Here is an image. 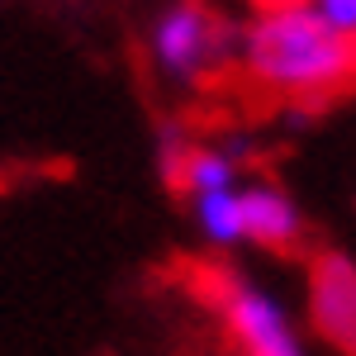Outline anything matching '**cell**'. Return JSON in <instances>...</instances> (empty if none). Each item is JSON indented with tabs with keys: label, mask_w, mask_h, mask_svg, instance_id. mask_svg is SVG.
I'll return each instance as SVG.
<instances>
[{
	"label": "cell",
	"mask_w": 356,
	"mask_h": 356,
	"mask_svg": "<svg viewBox=\"0 0 356 356\" xmlns=\"http://www.w3.org/2000/svg\"><path fill=\"white\" fill-rule=\"evenodd\" d=\"M243 62L275 95L309 105L356 81V33L328 24L309 0H275L243 29Z\"/></svg>",
	"instance_id": "obj_1"
},
{
	"label": "cell",
	"mask_w": 356,
	"mask_h": 356,
	"mask_svg": "<svg viewBox=\"0 0 356 356\" xmlns=\"http://www.w3.org/2000/svg\"><path fill=\"white\" fill-rule=\"evenodd\" d=\"M209 275V300L219 304L223 323L228 332L238 337V347L247 356H304V342L300 332L290 328V318H285V309L266 295V290H257L252 280L233 271H204Z\"/></svg>",
	"instance_id": "obj_2"
},
{
	"label": "cell",
	"mask_w": 356,
	"mask_h": 356,
	"mask_svg": "<svg viewBox=\"0 0 356 356\" xmlns=\"http://www.w3.org/2000/svg\"><path fill=\"white\" fill-rule=\"evenodd\" d=\"M223 48H228V24H219L200 0H176L152 29V62L176 81L209 72Z\"/></svg>",
	"instance_id": "obj_3"
},
{
	"label": "cell",
	"mask_w": 356,
	"mask_h": 356,
	"mask_svg": "<svg viewBox=\"0 0 356 356\" xmlns=\"http://www.w3.org/2000/svg\"><path fill=\"white\" fill-rule=\"evenodd\" d=\"M309 323L337 352L356 356V261L342 252H318L309 271Z\"/></svg>",
	"instance_id": "obj_4"
},
{
	"label": "cell",
	"mask_w": 356,
	"mask_h": 356,
	"mask_svg": "<svg viewBox=\"0 0 356 356\" xmlns=\"http://www.w3.org/2000/svg\"><path fill=\"white\" fill-rule=\"evenodd\" d=\"M243 233H247V243L285 252V247L300 243L304 214L280 186H271V181H252V186H243Z\"/></svg>",
	"instance_id": "obj_5"
},
{
	"label": "cell",
	"mask_w": 356,
	"mask_h": 356,
	"mask_svg": "<svg viewBox=\"0 0 356 356\" xmlns=\"http://www.w3.org/2000/svg\"><path fill=\"white\" fill-rule=\"evenodd\" d=\"M238 186V162L228 157V147H209V143H191L181 176H176V191L195 195H214V191H233Z\"/></svg>",
	"instance_id": "obj_6"
},
{
	"label": "cell",
	"mask_w": 356,
	"mask_h": 356,
	"mask_svg": "<svg viewBox=\"0 0 356 356\" xmlns=\"http://www.w3.org/2000/svg\"><path fill=\"white\" fill-rule=\"evenodd\" d=\"M195 219H200V233L219 247L247 243L243 233V186L233 191H214V195H195Z\"/></svg>",
	"instance_id": "obj_7"
},
{
	"label": "cell",
	"mask_w": 356,
	"mask_h": 356,
	"mask_svg": "<svg viewBox=\"0 0 356 356\" xmlns=\"http://www.w3.org/2000/svg\"><path fill=\"white\" fill-rule=\"evenodd\" d=\"M186 152H191V138L181 134V129H162V138H157V166H162V176L171 186H176V176H181Z\"/></svg>",
	"instance_id": "obj_8"
},
{
	"label": "cell",
	"mask_w": 356,
	"mask_h": 356,
	"mask_svg": "<svg viewBox=\"0 0 356 356\" xmlns=\"http://www.w3.org/2000/svg\"><path fill=\"white\" fill-rule=\"evenodd\" d=\"M328 24H337L342 33H356V0H309Z\"/></svg>",
	"instance_id": "obj_9"
}]
</instances>
